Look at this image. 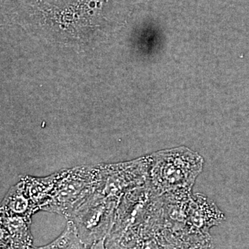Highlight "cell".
Masks as SVG:
<instances>
[{
  "instance_id": "9c48e42d",
  "label": "cell",
  "mask_w": 249,
  "mask_h": 249,
  "mask_svg": "<svg viewBox=\"0 0 249 249\" xmlns=\"http://www.w3.org/2000/svg\"><path fill=\"white\" fill-rule=\"evenodd\" d=\"M58 177L57 171L43 178L23 175L19 178L24 183L28 196L39 211L50 199Z\"/></svg>"
},
{
  "instance_id": "6da1fadb",
  "label": "cell",
  "mask_w": 249,
  "mask_h": 249,
  "mask_svg": "<svg viewBox=\"0 0 249 249\" xmlns=\"http://www.w3.org/2000/svg\"><path fill=\"white\" fill-rule=\"evenodd\" d=\"M147 156V184L159 196L171 192L192 191L204 168V158L185 146L165 149Z\"/></svg>"
},
{
  "instance_id": "ba28073f",
  "label": "cell",
  "mask_w": 249,
  "mask_h": 249,
  "mask_svg": "<svg viewBox=\"0 0 249 249\" xmlns=\"http://www.w3.org/2000/svg\"><path fill=\"white\" fill-rule=\"evenodd\" d=\"M38 211L28 196L24 183L20 179L10 188L0 206V215L32 218Z\"/></svg>"
},
{
  "instance_id": "30bf717a",
  "label": "cell",
  "mask_w": 249,
  "mask_h": 249,
  "mask_svg": "<svg viewBox=\"0 0 249 249\" xmlns=\"http://www.w3.org/2000/svg\"><path fill=\"white\" fill-rule=\"evenodd\" d=\"M33 249H88L80 238L73 223L67 221L66 227L53 242L42 247H34Z\"/></svg>"
},
{
  "instance_id": "277c9868",
  "label": "cell",
  "mask_w": 249,
  "mask_h": 249,
  "mask_svg": "<svg viewBox=\"0 0 249 249\" xmlns=\"http://www.w3.org/2000/svg\"><path fill=\"white\" fill-rule=\"evenodd\" d=\"M96 193L116 202L148 179V156L128 161L97 164Z\"/></svg>"
},
{
  "instance_id": "3957f363",
  "label": "cell",
  "mask_w": 249,
  "mask_h": 249,
  "mask_svg": "<svg viewBox=\"0 0 249 249\" xmlns=\"http://www.w3.org/2000/svg\"><path fill=\"white\" fill-rule=\"evenodd\" d=\"M58 172L52 196L41 211L60 214L67 220L96 191L97 164L79 165Z\"/></svg>"
},
{
  "instance_id": "8fae6325",
  "label": "cell",
  "mask_w": 249,
  "mask_h": 249,
  "mask_svg": "<svg viewBox=\"0 0 249 249\" xmlns=\"http://www.w3.org/2000/svg\"><path fill=\"white\" fill-rule=\"evenodd\" d=\"M164 249H214V247L210 234L188 232Z\"/></svg>"
},
{
  "instance_id": "7c38bea8",
  "label": "cell",
  "mask_w": 249,
  "mask_h": 249,
  "mask_svg": "<svg viewBox=\"0 0 249 249\" xmlns=\"http://www.w3.org/2000/svg\"><path fill=\"white\" fill-rule=\"evenodd\" d=\"M157 231L155 229H142L137 238L121 249H161L156 233Z\"/></svg>"
},
{
  "instance_id": "4fadbf2b",
  "label": "cell",
  "mask_w": 249,
  "mask_h": 249,
  "mask_svg": "<svg viewBox=\"0 0 249 249\" xmlns=\"http://www.w3.org/2000/svg\"><path fill=\"white\" fill-rule=\"evenodd\" d=\"M88 249H107L106 245V239L95 242Z\"/></svg>"
},
{
  "instance_id": "8992f818",
  "label": "cell",
  "mask_w": 249,
  "mask_h": 249,
  "mask_svg": "<svg viewBox=\"0 0 249 249\" xmlns=\"http://www.w3.org/2000/svg\"><path fill=\"white\" fill-rule=\"evenodd\" d=\"M225 215L207 196L200 193L192 195L186 227L193 233L207 235L213 227L220 225Z\"/></svg>"
},
{
  "instance_id": "52a82bcc",
  "label": "cell",
  "mask_w": 249,
  "mask_h": 249,
  "mask_svg": "<svg viewBox=\"0 0 249 249\" xmlns=\"http://www.w3.org/2000/svg\"><path fill=\"white\" fill-rule=\"evenodd\" d=\"M0 247L9 249H33L31 217L1 215Z\"/></svg>"
},
{
  "instance_id": "7a4b0ae2",
  "label": "cell",
  "mask_w": 249,
  "mask_h": 249,
  "mask_svg": "<svg viewBox=\"0 0 249 249\" xmlns=\"http://www.w3.org/2000/svg\"><path fill=\"white\" fill-rule=\"evenodd\" d=\"M160 204V196L147 183L127 193L118 205L112 227L106 237L107 249H120L137 238L142 228L157 212Z\"/></svg>"
},
{
  "instance_id": "5b68a950",
  "label": "cell",
  "mask_w": 249,
  "mask_h": 249,
  "mask_svg": "<svg viewBox=\"0 0 249 249\" xmlns=\"http://www.w3.org/2000/svg\"><path fill=\"white\" fill-rule=\"evenodd\" d=\"M119 204L95 192L67 219L73 223L87 248L106 238L112 227Z\"/></svg>"
}]
</instances>
